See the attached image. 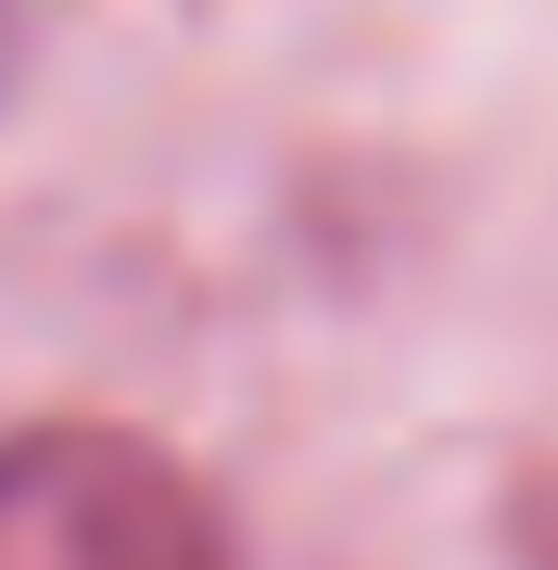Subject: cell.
<instances>
[{
	"mask_svg": "<svg viewBox=\"0 0 558 570\" xmlns=\"http://www.w3.org/2000/svg\"><path fill=\"white\" fill-rule=\"evenodd\" d=\"M0 570H228V520L115 419L0 431Z\"/></svg>",
	"mask_w": 558,
	"mask_h": 570,
	"instance_id": "1",
	"label": "cell"
},
{
	"mask_svg": "<svg viewBox=\"0 0 558 570\" xmlns=\"http://www.w3.org/2000/svg\"><path fill=\"white\" fill-rule=\"evenodd\" d=\"M13 51H26V0H0V77H13Z\"/></svg>",
	"mask_w": 558,
	"mask_h": 570,
	"instance_id": "2",
	"label": "cell"
}]
</instances>
